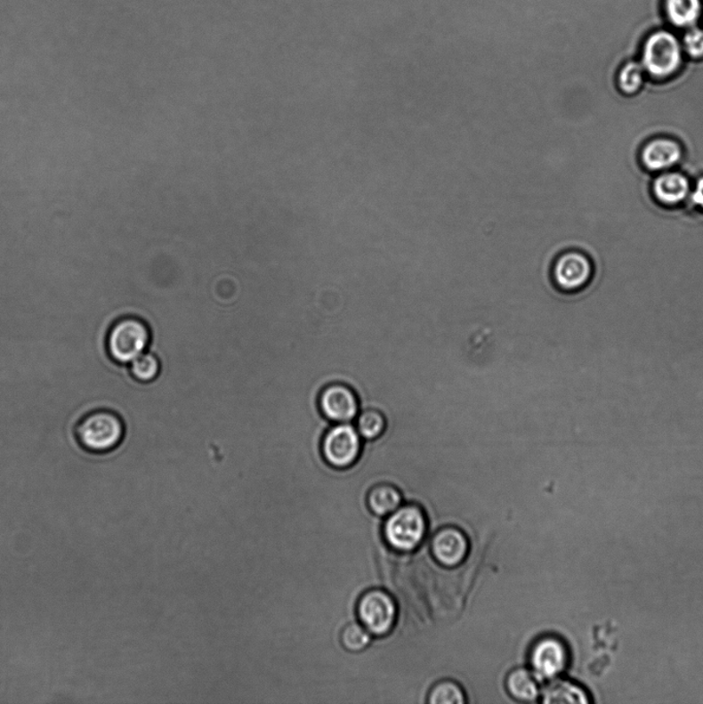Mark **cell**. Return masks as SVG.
Returning <instances> with one entry per match:
<instances>
[{
	"instance_id": "obj_12",
	"label": "cell",
	"mask_w": 703,
	"mask_h": 704,
	"mask_svg": "<svg viewBox=\"0 0 703 704\" xmlns=\"http://www.w3.org/2000/svg\"><path fill=\"white\" fill-rule=\"evenodd\" d=\"M657 200L666 206H676L685 200L690 192V181L683 173H666L659 175L652 184Z\"/></svg>"
},
{
	"instance_id": "obj_2",
	"label": "cell",
	"mask_w": 703,
	"mask_h": 704,
	"mask_svg": "<svg viewBox=\"0 0 703 704\" xmlns=\"http://www.w3.org/2000/svg\"><path fill=\"white\" fill-rule=\"evenodd\" d=\"M151 343V331L139 317L126 316L118 319L108 331L106 349L115 363L129 365L144 354Z\"/></svg>"
},
{
	"instance_id": "obj_5",
	"label": "cell",
	"mask_w": 703,
	"mask_h": 704,
	"mask_svg": "<svg viewBox=\"0 0 703 704\" xmlns=\"http://www.w3.org/2000/svg\"><path fill=\"white\" fill-rule=\"evenodd\" d=\"M362 440L350 423H338L328 429L321 441L322 457L335 469H348L360 458Z\"/></svg>"
},
{
	"instance_id": "obj_17",
	"label": "cell",
	"mask_w": 703,
	"mask_h": 704,
	"mask_svg": "<svg viewBox=\"0 0 703 704\" xmlns=\"http://www.w3.org/2000/svg\"><path fill=\"white\" fill-rule=\"evenodd\" d=\"M387 419L379 409H368L357 416L356 429L361 439L375 441L385 432Z\"/></svg>"
},
{
	"instance_id": "obj_21",
	"label": "cell",
	"mask_w": 703,
	"mask_h": 704,
	"mask_svg": "<svg viewBox=\"0 0 703 704\" xmlns=\"http://www.w3.org/2000/svg\"><path fill=\"white\" fill-rule=\"evenodd\" d=\"M432 704H464L466 702L464 690L452 681H442L435 684L429 693Z\"/></svg>"
},
{
	"instance_id": "obj_11",
	"label": "cell",
	"mask_w": 703,
	"mask_h": 704,
	"mask_svg": "<svg viewBox=\"0 0 703 704\" xmlns=\"http://www.w3.org/2000/svg\"><path fill=\"white\" fill-rule=\"evenodd\" d=\"M641 159L650 172L666 171L679 165L683 159V148L675 140L655 139L643 146Z\"/></svg>"
},
{
	"instance_id": "obj_8",
	"label": "cell",
	"mask_w": 703,
	"mask_h": 704,
	"mask_svg": "<svg viewBox=\"0 0 703 704\" xmlns=\"http://www.w3.org/2000/svg\"><path fill=\"white\" fill-rule=\"evenodd\" d=\"M529 662L532 674L537 680H556L568 668L570 651L559 637L545 636L533 644Z\"/></svg>"
},
{
	"instance_id": "obj_22",
	"label": "cell",
	"mask_w": 703,
	"mask_h": 704,
	"mask_svg": "<svg viewBox=\"0 0 703 704\" xmlns=\"http://www.w3.org/2000/svg\"><path fill=\"white\" fill-rule=\"evenodd\" d=\"M683 48L690 57L700 60L703 57V30L692 28L683 36Z\"/></svg>"
},
{
	"instance_id": "obj_3",
	"label": "cell",
	"mask_w": 703,
	"mask_h": 704,
	"mask_svg": "<svg viewBox=\"0 0 703 704\" xmlns=\"http://www.w3.org/2000/svg\"><path fill=\"white\" fill-rule=\"evenodd\" d=\"M595 275L591 257L583 251H565L555 258L551 267V282L564 295H575L587 289Z\"/></svg>"
},
{
	"instance_id": "obj_7",
	"label": "cell",
	"mask_w": 703,
	"mask_h": 704,
	"mask_svg": "<svg viewBox=\"0 0 703 704\" xmlns=\"http://www.w3.org/2000/svg\"><path fill=\"white\" fill-rule=\"evenodd\" d=\"M357 615L370 635L383 636L393 628L397 606L393 597L387 592L370 590L364 593L358 602Z\"/></svg>"
},
{
	"instance_id": "obj_15",
	"label": "cell",
	"mask_w": 703,
	"mask_h": 704,
	"mask_svg": "<svg viewBox=\"0 0 703 704\" xmlns=\"http://www.w3.org/2000/svg\"><path fill=\"white\" fill-rule=\"evenodd\" d=\"M544 703H588L586 691L578 684L563 680H552L543 692Z\"/></svg>"
},
{
	"instance_id": "obj_4",
	"label": "cell",
	"mask_w": 703,
	"mask_h": 704,
	"mask_svg": "<svg viewBox=\"0 0 703 704\" xmlns=\"http://www.w3.org/2000/svg\"><path fill=\"white\" fill-rule=\"evenodd\" d=\"M427 522L419 506L400 507L390 514L384 528L387 543L400 552H412L425 538Z\"/></svg>"
},
{
	"instance_id": "obj_23",
	"label": "cell",
	"mask_w": 703,
	"mask_h": 704,
	"mask_svg": "<svg viewBox=\"0 0 703 704\" xmlns=\"http://www.w3.org/2000/svg\"><path fill=\"white\" fill-rule=\"evenodd\" d=\"M691 201L695 206L703 210V175L696 181L694 190L691 194Z\"/></svg>"
},
{
	"instance_id": "obj_18",
	"label": "cell",
	"mask_w": 703,
	"mask_h": 704,
	"mask_svg": "<svg viewBox=\"0 0 703 704\" xmlns=\"http://www.w3.org/2000/svg\"><path fill=\"white\" fill-rule=\"evenodd\" d=\"M161 369L158 357L145 352L129 364L130 375L135 381L142 384L151 383L158 379Z\"/></svg>"
},
{
	"instance_id": "obj_16",
	"label": "cell",
	"mask_w": 703,
	"mask_h": 704,
	"mask_svg": "<svg viewBox=\"0 0 703 704\" xmlns=\"http://www.w3.org/2000/svg\"><path fill=\"white\" fill-rule=\"evenodd\" d=\"M669 20L678 28H690L698 22L701 12L700 0H667Z\"/></svg>"
},
{
	"instance_id": "obj_20",
	"label": "cell",
	"mask_w": 703,
	"mask_h": 704,
	"mask_svg": "<svg viewBox=\"0 0 703 704\" xmlns=\"http://www.w3.org/2000/svg\"><path fill=\"white\" fill-rule=\"evenodd\" d=\"M643 69L642 65L637 62L624 65L618 76V86L624 95L640 93L643 85Z\"/></svg>"
},
{
	"instance_id": "obj_1",
	"label": "cell",
	"mask_w": 703,
	"mask_h": 704,
	"mask_svg": "<svg viewBox=\"0 0 703 704\" xmlns=\"http://www.w3.org/2000/svg\"><path fill=\"white\" fill-rule=\"evenodd\" d=\"M76 436L85 451L104 455L115 451L125 436V424L113 410L101 409L84 416Z\"/></svg>"
},
{
	"instance_id": "obj_14",
	"label": "cell",
	"mask_w": 703,
	"mask_h": 704,
	"mask_svg": "<svg viewBox=\"0 0 703 704\" xmlns=\"http://www.w3.org/2000/svg\"><path fill=\"white\" fill-rule=\"evenodd\" d=\"M401 494L399 489L392 485H377L368 495V505L377 516L392 514L401 506Z\"/></svg>"
},
{
	"instance_id": "obj_19",
	"label": "cell",
	"mask_w": 703,
	"mask_h": 704,
	"mask_svg": "<svg viewBox=\"0 0 703 704\" xmlns=\"http://www.w3.org/2000/svg\"><path fill=\"white\" fill-rule=\"evenodd\" d=\"M343 647L350 651H361L372 642V636L362 624L349 623L344 626L340 635Z\"/></svg>"
},
{
	"instance_id": "obj_9",
	"label": "cell",
	"mask_w": 703,
	"mask_h": 704,
	"mask_svg": "<svg viewBox=\"0 0 703 704\" xmlns=\"http://www.w3.org/2000/svg\"><path fill=\"white\" fill-rule=\"evenodd\" d=\"M319 408L328 421L350 423L360 414V399L346 384L334 383L323 388L319 395Z\"/></svg>"
},
{
	"instance_id": "obj_10",
	"label": "cell",
	"mask_w": 703,
	"mask_h": 704,
	"mask_svg": "<svg viewBox=\"0 0 703 704\" xmlns=\"http://www.w3.org/2000/svg\"><path fill=\"white\" fill-rule=\"evenodd\" d=\"M432 550L434 558L441 565L455 567L465 562L468 553V540L457 528H444L435 534Z\"/></svg>"
},
{
	"instance_id": "obj_6",
	"label": "cell",
	"mask_w": 703,
	"mask_h": 704,
	"mask_svg": "<svg viewBox=\"0 0 703 704\" xmlns=\"http://www.w3.org/2000/svg\"><path fill=\"white\" fill-rule=\"evenodd\" d=\"M682 64V47L673 34L668 31L655 32L644 44L642 67L648 73L664 79L678 71Z\"/></svg>"
},
{
	"instance_id": "obj_24",
	"label": "cell",
	"mask_w": 703,
	"mask_h": 704,
	"mask_svg": "<svg viewBox=\"0 0 703 704\" xmlns=\"http://www.w3.org/2000/svg\"><path fill=\"white\" fill-rule=\"evenodd\" d=\"M603 102H604V101H603ZM608 102H609V101H608ZM608 102H607V103H605V102H604V103H605V104H608V106H609V107L611 109V107H610V103H608ZM618 118H619V117H618ZM629 128H630V127H629ZM633 133H634V132H633ZM634 135H635V139H634V145H635V142H637V140H639V138H640L639 134H634ZM634 145H633V146H634Z\"/></svg>"
},
{
	"instance_id": "obj_13",
	"label": "cell",
	"mask_w": 703,
	"mask_h": 704,
	"mask_svg": "<svg viewBox=\"0 0 703 704\" xmlns=\"http://www.w3.org/2000/svg\"><path fill=\"white\" fill-rule=\"evenodd\" d=\"M506 689L513 699L521 702L537 701L540 693L537 677L524 668L513 670L507 676Z\"/></svg>"
}]
</instances>
